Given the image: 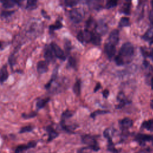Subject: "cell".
I'll return each mask as SVG.
<instances>
[{
  "label": "cell",
  "mask_w": 153,
  "mask_h": 153,
  "mask_svg": "<svg viewBox=\"0 0 153 153\" xmlns=\"http://www.w3.org/2000/svg\"><path fill=\"white\" fill-rule=\"evenodd\" d=\"M68 63H69L70 66H71V67H72V68H75V67L76 66V60H75V59L74 57H70L69 58V59H68Z\"/></svg>",
  "instance_id": "36"
},
{
  "label": "cell",
  "mask_w": 153,
  "mask_h": 153,
  "mask_svg": "<svg viewBox=\"0 0 153 153\" xmlns=\"http://www.w3.org/2000/svg\"><path fill=\"white\" fill-rule=\"evenodd\" d=\"M85 1L89 4H93L94 1H99L100 2V1H102L103 0H85Z\"/></svg>",
  "instance_id": "41"
},
{
  "label": "cell",
  "mask_w": 153,
  "mask_h": 153,
  "mask_svg": "<svg viewBox=\"0 0 153 153\" xmlns=\"http://www.w3.org/2000/svg\"><path fill=\"white\" fill-rule=\"evenodd\" d=\"M37 72L39 74H42L47 72L48 70V63L45 60H40L36 65Z\"/></svg>",
  "instance_id": "12"
},
{
  "label": "cell",
  "mask_w": 153,
  "mask_h": 153,
  "mask_svg": "<svg viewBox=\"0 0 153 153\" xmlns=\"http://www.w3.org/2000/svg\"><path fill=\"white\" fill-rule=\"evenodd\" d=\"M103 136L105 138H106L107 141H108V144H107V149L108 151L111 152V153H120V149H118L115 148V145L112 141V139L109 133V130L108 128L105 129L103 131Z\"/></svg>",
  "instance_id": "4"
},
{
  "label": "cell",
  "mask_w": 153,
  "mask_h": 153,
  "mask_svg": "<svg viewBox=\"0 0 153 153\" xmlns=\"http://www.w3.org/2000/svg\"><path fill=\"white\" fill-rule=\"evenodd\" d=\"M117 99L119 102V103L118 105H117L115 106V108L117 109H122L126 105L131 103V102L126 98L124 94L122 92H120L118 93V94L117 97Z\"/></svg>",
  "instance_id": "9"
},
{
  "label": "cell",
  "mask_w": 153,
  "mask_h": 153,
  "mask_svg": "<svg viewBox=\"0 0 153 153\" xmlns=\"http://www.w3.org/2000/svg\"><path fill=\"white\" fill-rule=\"evenodd\" d=\"M44 57L45 60L48 63L50 62H53L54 61V54L50 47L46 46L44 51Z\"/></svg>",
  "instance_id": "10"
},
{
  "label": "cell",
  "mask_w": 153,
  "mask_h": 153,
  "mask_svg": "<svg viewBox=\"0 0 153 153\" xmlns=\"http://www.w3.org/2000/svg\"><path fill=\"white\" fill-rule=\"evenodd\" d=\"M152 138V135L146 134L144 133H136L134 135V140L136 141L140 146H143L145 145L146 143L148 142H151Z\"/></svg>",
  "instance_id": "6"
},
{
  "label": "cell",
  "mask_w": 153,
  "mask_h": 153,
  "mask_svg": "<svg viewBox=\"0 0 153 153\" xmlns=\"http://www.w3.org/2000/svg\"><path fill=\"white\" fill-rule=\"evenodd\" d=\"M133 120L128 117L121 119L119 121L120 128L122 131L123 134H128V130L133 126Z\"/></svg>",
  "instance_id": "5"
},
{
  "label": "cell",
  "mask_w": 153,
  "mask_h": 153,
  "mask_svg": "<svg viewBox=\"0 0 153 153\" xmlns=\"http://www.w3.org/2000/svg\"><path fill=\"white\" fill-rule=\"evenodd\" d=\"M4 8L8 9L13 8L16 5H19V0H0Z\"/></svg>",
  "instance_id": "16"
},
{
  "label": "cell",
  "mask_w": 153,
  "mask_h": 153,
  "mask_svg": "<svg viewBox=\"0 0 153 153\" xmlns=\"http://www.w3.org/2000/svg\"><path fill=\"white\" fill-rule=\"evenodd\" d=\"M50 47L54 54V56L57 58L65 60L66 59V56L65 54L64 51L62 50V49L55 42H51L50 44Z\"/></svg>",
  "instance_id": "7"
},
{
  "label": "cell",
  "mask_w": 153,
  "mask_h": 153,
  "mask_svg": "<svg viewBox=\"0 0 153 153\" xmlns=\"http://www.w3.org/2000/svg\"><path fill=\"white\" fill-rule=\"evenodd\" d=\"M81 138L82 143L87 145V146L83 148L82 149H88L94 151H98L100 150V146L94 136L88 134H84L81 136Z\"/></svg>",
  "instance_id": "1"
},
{
  "label": "cell",
  "mask_w": 153,
  "mask_h": 153,
  "mask_svg": "<svg viewBox=\"0 0 153 153\" xmlns=\"http://www.w3.org/2000/svg\"><path fill=\"white\" fill-rule=\"evenodd\" d=\"M13 13H14V11H2L1 16L4 18H7L11 16Z\"/></svg>",
  "instance_id": "33"
},
{
  "label": "cell",
  "mask_w": 153,
  "mask_h": 153,
  "mask_svg": "<svg viewBox=\"0 0 153 153\" xmlns=\"http://www.w3.org/2000/svg\"><path fill=\"white\" fill-rule=\"evenodd\" d=\"M142 38L145 41H149L150 44H153V26L147 30Z\"/></svg>",
  "instance_id": "18"
},
{
  "label": "cell",
  "mask_w": 153,
  "mask_h": 153,
  "mask_svg": "<svg viewBox=\"0 0 153 153\" xmlns=\"http://www.w3.org/2000/svg\"><path fill=\"white\" fill-rule=\"evenodd\" d=\"M149 20L152 23H153V10L150 12L149 14Z\"/></svg>",
  "instance_id": "40"
},
{
  "label": "cell",
  "mask_w": 153,
  "mask_h": 153,
  "mask_svg": "<svg viewBox=\"0 0 153 153\" xmlns=\"http://www.w3.org/2000/svg\"><path fill=\"white\" fill-rule=\"evenodd\" d=\"M136 153H151V149L149 148H148L146 149L140 150L139 151H138Z\"/></svg>",
  "instance_id": "37"
},
{
  "label": "cell",
  "mask_w": 153,
  "mask_h": 153,
  "mask_svg": "<svg viewBox=\"0 0 153 153\" xmlns=\"http://www.w3.org/2000/svg\"><path fill=\"white\" fill-rule=\"evenodd\" d=\"M141 128L146 129L149 131H153V119L144 121L141 124Z\"/></svg>",
  "instance_id": "17"
},
{
  "label": "cell",
  "mask_w": 153,
  "mask_h": 153,
  "mask_svg": "<svg viewBox=\"0 0 153 153\" xmlns=\"http://www.w3.org/2000/svg\"><path fill=\"white\" fill-rule=\"evenodd\" d=\"M38 0H27L26 8L32 10L36 7Z\"/></svg>",
  "instance_id": "28"
},
{
  "label": "cell",
  "mask_w": 153,
  "mask_h": 153,
  "mask_svg": "<svg viewBox=\"0 0 153 153\" xmlns=\"http://www.w3.org/2000/svg\"><path fill=\"white\" fill-rule=\"evenodd\" d=\"M115 61L117 65H122L124 63L123 59L121 56H120L119 55L116 56V57L115 59Z\"/></svg>",
  "instance_id": "35"
},
{
  "label": "cell",
  "mask_w": 153,
  "mask_h": 153,
  "mask_svg": "<svg viewBox=\"0 0 153 153\" xmlns=\"http://www.w3.org/2000/svg\"><path fill=\"white\" fill-rule=\"evenodd\" d=\"M151 6H152V9H153V0H151Z\"/></svg>",
  "instance_id": "43"
},
{
  "label": "cell",
  "mask_w": 153,
  "mask_h": 153,
  "mask_svg": "<svg viewBox=\"0 0 153 153\" xmlns=\"http://www.w3.org/2000/svg\"><path fill=\"white\" fill-rule=\"evenodd\" d=\"M151 143H152V145H153V134H152V140H151Z\"/></svg>",
  "instance_id": "45"
},
{
  "label": "cell",
  "mask_w": 153,
  "mask_h": 153,
  "mask_svg": "<svg viewBox=\"0 0 153 153\" xmlns=\"http://www.w3.org/2000/svg\"><path fill=\"white\" fill-rule=\"evenodd\" d=\"M38 115V113L36 111H32V112H30L29 113H23L22 114V118H23L24 119H30V118H34L35 117H36Z\"/></svg>",
  "instance_id": "27"
},
{
  "label": "cell",
  "mask_w": 153,
  "mask_h": 153,
  "mask_svg": "<svg viewBox=\"0 0 153 153\" xmlns=\"http://www.w3.org/2000/svg\"><path fill=\"white\" fill-rule=\"evenodd\" d=\"M45 130L48 133V142L52 141L59 135V133L51 126H47Z\"/></svg>",
  "instance_id": "13"
},
{
  "label": "cell",
  "mask_w": 153,
  "mask_h": 153,
  "mask_svg": "<svg viewBox=\"0 0 153 153\" xmlns=\"http://www.w3.org/2000/svg\"><path fill=\"white\" fill-rule=\"evenodd\" d=\"M133 53H134L133 45L130 42H126L120 48L118 55L121 56L123 59V57L129 58L133 55Z\"/></svg>",
  "instance_id": "2"
},
{
  "label": "cell",
  "mask_w": 153,
  "mask_h": 153,
  "mask_svg": "<svg viewBox=\"0 0 153 153\" xmlns=\"http://www.w3.org/2000/svg\"><path fill=\"white\" fill-rule=\"evenodd\" d=\"M84 16L83 11L80 8H74L69 11V18L74 23H80Z\"/></svg>",
  "instance_id": "3"
},
{
  "label": "cell",
  "mask_w": 153,
  "mask_h": 153,
  "mask_svg": "<svg viewBox=\"0 0 153 153\" xmlns=\"http://www.w3.org/2000/svg\"><path fill=\"white\" fill-rule=\"evenodd\" d=\"M34 127L31 125L29 126H26L23 127H22L19 131V133H27V132H31L33 131Z\"/></svg>",
  "instance_id": "30"
},
{
  "label": "cell",
  "mask_w": 153,
  "mask_h": 153,
  "mask_svg": "<svg viewBox=\"0 0 153 153\" xmlns=\"http://www.w3.org/2000/svg\"><path fill=\"white\" fill-rule=\"evenodd\" d=\"M129 19L127 17H123L120 19L119 22V26L120 27H126L129 25Z\"/></svg>",
  "instance_id": "29"
},
{
  "label": "cell",
  "mask_w": 153,
  "mask_h": 153,
  "mask_svg": "<svg viewBox=\"0 0 153 153\" xmlns=\"http://www.w3.org/2000/svg\"><path fill=\"white\" fill-rule=\"evenodd\" d=\"M37 145V142L35 140L30 141L27 143V145H18L16 148L15 149L14 152L15 153H22L23 152L30 149V148H35Z\"/></svg>",
  "instance_id": "8"
},
{
  "label": "cell",
  "mask_w": 153,
  "mask_h": 153,
  "mask_svg": "<svg viewBox=\"0 0 153 153\" xmlns=\"http://www.w3.org/2000/svg\"><path fill=\"white\" fill-rule=\"evenodd\" d=\"M8 72L7 65H4L0 69V84H3L8 78Z\"/></svg>",
  "instance_id": "15"
},
{
  "label": "cell",
  "mask_w": 153,
  "mask_h": 153,
  "mask_svg": "<svg viewBox=\"0 0 153 153\" xmlns=\"http://www.w3.org/2000/svg\"><path fill=\"white\" fill-rule=\"evenodd\" d=\"M50 97H46V98H43V99H40L37 100L36 103V107L37 110H39L42 108H43L47 103L50 101Z\"/></svg>",
  "instance_id": "21"
},
{
  "label": "cell",
  "mask_w": 153,
  "mask_h": 153,
  "mask_svg": "<svg viewBox=\"0 0 153 153\" xmlns=\"http://www.w3.org/2000/svg\"><path fill=\"white\" fill-rule=\"evenodd\" d=\"M96 25H97V24L93 19H89L87 22V26L88 28H93V27H94L96 28Z\"/></svg>",
  "instance_id": "34"
},
{
  "label": "cell",
  "mask_w": 153,
  "mask_h": 153,
  "mask_svg": "<svg viewBox=\"0 0 153 153\" xmlns=\"http://www.w3.org/2000/svg\"><path fill=\"white\" fill-rule=\"evenodd\" d=\"M62 26H63V25H62V23L60 21H57L54 24L50 25L49 31H50V32H53L56 30L62 28Z\"/></svg>",
  "instance_id": "25"
},
{
  "label": "cell",
  "mask_w": 153,
  "mask_h": 153,
  "mask_svg": "<svg viewBox=\"0 0 153 153\" xmlns=\"http://www.w3.org/2000/svg\"><path fill=\"white\" fill-rule=\"evenodd\" d=\"M64 3L67 7H72L77 4L78 0H64Z\"/></svg>",
  "instance_id": "32"
},
{
  "label": "cell",
  "mask_w": 153,
  "mask_h": 153,
  "mask_svg": "<svg viewBox=\"0 0 153 153\" xmlns=\"http://www.w3.org/2000/svg\"><path fill=\"white\" fill-rule=\"evenodd\" d=\"M100 87H101L100 84V83H97V84H96V85L94 89V92H96L97 91H98V90L100 88Z\"/></svg>",
  "instance_id": "39"
},
{
  "label": "cell",
  "mask_w": 153,
  "mask_h": 153,
  "mask_svg": "<svg viewBox=\"0 0 153 153\" xmlns=\"http://www.w3.org/2000/svg\"><path fill=\"white\" fill-rule=\"evenodd\" d=\"M109 113V111H107V110H101V109H97L94 111V112H93L92 113L90 114V117L93 119H94L96 118V117H97V115H103V114H106Z\"/></svg>",
  "instance_id": "24"
},
{
  "label": "cell",
  "mask_w": 153,
  "mask_h": 153,
  "mask_svg": "<svg viewBox=\"0 0 153 153\" xmlns=\"http://www.w3.org/2000/svg\"><path fill=\"white\" fill-rule=\"evenodd\" d=\"M2 43H1V41H0V48H2Z\"/></svg>",
  "instance_id": "46"
},
{
  "label": "cell",
  "mask_w": 153,
  "mask_h": 153,
  "mask_svg": "<svg viewBox=\"0 0 153 153\" xmlns=\"http://www.w3.org/2000/svg\"><path fill=\"white\" fill-rule=\"evenodd\" d=\"M109 91L107 89H105L103 91H102V94H103V97L105 98H108V96H109Z\"/></svg>",
  "instance_id": "38"
},
{
  "label": "cell",
  "mask_w": 153,
  "mask_h": 153,
  "mask_svg": "<svg viewBox=\"0 0 153 153\" xmlns=\"http://www.w3.org/2000/svg\"><path fill=\"white\" fill-rule=\"evenodd\" d=\"M74 114V111H72L70 110H66L62 114L61 120L66 121V120L69 119V118H71L72 117H73Z\"/></svg>",
  "instance_id": "22"
},
{
  "label": "cell",
  "mask_w": 153,
  "mask_h": 153,
  "mask_svg": "<svg viewBox=\"0 0 153 153\" xmlns=\"http://www.w3.org/2000/svg\"><path fill=\"white\" fill-rule=\"evenodd\" d=\"M118 0H106V7L107 8H111L117 6Z\"/></svg>",
  "instance_id": "31"
},
{
  "label": "cell",
  "mask_w": 153,
  "mask_h": 153,
  "mask_svg": "<svg viewBox=\"0 0 153 153\" xmlns=\"http://www.w3.org/2000/svg\"><path fill=\"white\" fill-rule=\"evenodd\" d=\"M96 29L97 30V33H99V35L100 34H105L107 32L108 27L105 23H104L102 22H100L97 24Z\"/></svg>",
  "instance_id": "19"
},
{
  "label": "cell",
  "mask_w": 153,
  "mask_h": 153,
  "mask_svg": "<svg viewBox=\"0 0 153 153\" xmlns=\"http://www.w3.org/2000/svg\"><path fill=\"white\" fill-rule=\"evenodd\" d=\"M151 56L153 57V49L152 50V51H151Z\"/></svg>",
  "instance_id": "44"
},
{
  "label": "cell",
  "mask_w": 153,
  "mask_h": 153,
  "mask_svg": "<svg viewBox=\"0 0 153 153\" xmlns=\"http://www.w3.org/2000/svg\"><path fill=\"white\" fill-rule=\"evenodd\" d=\"M73 91L76 96H79L81 93V81L77 80L74 85Z\"/></svg>",
  "instance_id": "23"
},
{
  "label": "cell",
  "mask_w": 153,
  "mask_h": 153,
  "mask_svg": "<svg viewBox=\"0 0 153 153\" xmlns=\"http://www.w3.org/2000/svg\"><path fill=\"white\" fill-rule=\"evenodd\" d=\"M119 31L117 29H114L112 31H111V32L110 33L108 41V42L115 45L116 44H118V41H119Z\"/></svg>",
  "instance_id": "11"
},
{
  "label": "cell",
  "mask_w": 153,
  "mask_h": 153,
  "mask_svg": "<svg viewBox=\"0 0 153 153\" xmlns=\"http://www.w3.org/2000/svg\"><path fill=\"white\" fill-rule=\"evenodd\" d=\"M82 36V41L84 42H91L92 37H93V33L89 31L88 30H84V31H81Z\"/></svg>",
  "instance_id": "20"
},
{
  "label": "cell",
  "mask_w": 153,
  "mask_h": 153,
  "mask_svg": "<svg viewBox=\"0 0 153 153\" xmlns=\"http://www.w3.org/2000/svg\"><path fill=\"white\" fill-rule=\"evenodd\" d=\"M105 52L108 58H112L115 55L116 52L115 45H114L109 42L106 43L105 45Z\"/></svg>",
  "instance_id": "14"
},
{
  "label": "cell",
  "mask_w": 153,
  "mask_h": 153,
  "mask_svg": "<svg viewBox=\"0 0 153 153\" xmlns=\"http://www.w3.org/2000/svg\"><path fill=\"white\" fill-rule=\"evenodd\" d=\"M101 41V38H100V36L99 33H93V37H92V39H91V42L96 45H98L100 44Z\"/></svg>",
  "instance_id": "26"
},
{
  "label": "cell",
  "mask_w": 153,
  "mask_h": 153,
  "mask_svg": "<svg viewBox=\"0 0 153 153\" xmlns=\"http://www.w3.org/2000/svg\"><path fill=\"white\" fill-rule=\"evenodd\" d=\"M151 88H152V90H153V77L152 78V79H151Z\"/></svg>",
  "instance_id": "42"
}]
</instances>
